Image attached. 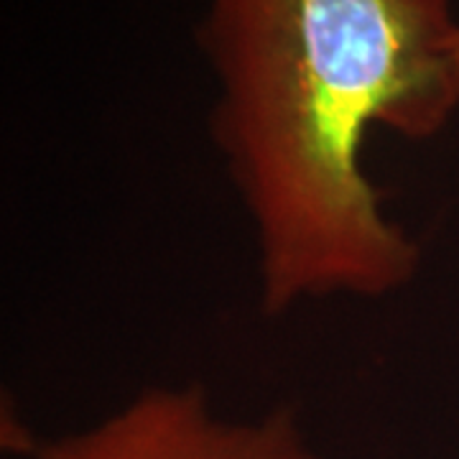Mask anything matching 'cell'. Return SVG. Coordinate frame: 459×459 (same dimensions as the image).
I'll return each instance as SVG.
<instances>
[{
	"instance_id": "2",
	"label": "cell",
	"mask_w": 459,
	"mask_h": 459,
	"mask_svg": "<svg viewBox=\"0 0 459 459\" xmlns=\"http://www.w3.org/2000/svg\"><path fill=\"white\" fill-rule=\"evenodd\" d=\"M23 459H329L296 411L232 419L197 383L151 385L90 427L33 444Z\"/></svg>"
},
{
	"instance_id": "1",
	"label": "cell",
	"mask_w": 459,
	"mask_h": 459,
	"mask_svg": "<svg viewBox=\"0 0 459 459\" xmlns=\"http://www.w3.org/2000/svg\"><path fill=\"white\" fill-rule=\"evenodd\" d=\"M199 44L263 312L406 289L421 247L385 214L362 151L373 128L429 138L459 108L452 3L210 0Z\"/></svg>"
}]
</instances>
